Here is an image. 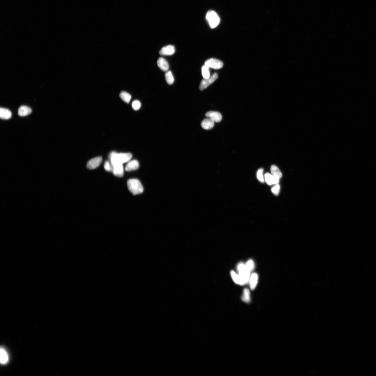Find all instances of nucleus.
<instances>
[{
	"label": "nucleus",
	"mask_w": 376,
	"mask_h": 376,
	"mask_svg": "<svg viewBox=\"0 0 376 376\" xmlns=\"http://www.w3.org/2000/svg\"><path fill=\"white\" fill-rule=\"evenodd\" d=\"M130 153H117L112 152L109 155L110 163L112 165L122 164L128 162L132 157Z\"/></svg>",
	"instance_id": "1"
},
{
	"label": "nucleus",
	"mask_w": 376,
	"mask_h": 376,
	"mask_svg": "<svg viewBox=\"0 0 376 376\" xmlns=\"http://www.w3.org/2000/svg\"><path fill=\"white\" fill-rule=\"evenodd\" d=\"M127 184L129 191L134 195L142 194L144 191L143 187L137 179H130L128 180Z\"/></svg>",
	"instance_id": "2"
},
{
	"label": "nucleus",
	"mask_w": 376,
	"mask_h": 376,
	"mask_svg": "<svg viewBox=\"0 0 376 376\" xmlns=\"http://www.w3.org/2000/svg\"><path fill=\"white\" fill-rule=\"evenodd\" d=\"M237 269L239 272V285H243L249 282L250 272L246 269L245 265L242 263L238 265Z\"/></svg>",
	"instance_id": "3"
},
{
	"label": "nucleus",
	"mask_w": 376,
	"mask_h": 376,
	"mask_svg": "<svg viewBox=\"0 0 376 376\" xmlns=\"http://www.w3.org/2000/svg\"><path fill=\"white\" fill-rule=\"evenodd\" d=\"M206 18L211 28H214L219 24L220 20L219 17L215 12L213 11H208L206 14Z\"/></svg>",
	"instance_id": "4"
},
{
	"label": "nucleus",
	"mask_w": 376,
	"mask_h": 376,
	"mask_svg": "<svg viewBox=\"0 0 376 376\" xmlns=\"http://www.w3.org/2000/svg\"><path fill=\"white\" fill-rule=\"evenodd\" d=\"M218 77L217 74L215 73L208 78L203 79L200 85V90L201 91H203L206 89L210 85L213 83L218 79Z\"/></svg>",
	"instance_id": "5"
},
{
	"label": "nucleus",
	"mask_w": 376,
	"mask_h": 376,
	"mask_svg": "<svg viewBox=\"0 0 376 376\" xmlns=\"http://www.w3.org/2000/svg\"><path fill=\"white\" fill-rule=\"evenodd\" d=\"M205 65L209 68L219 69L221 68L223 66V63L219 60L211 58L207 60L205 62Z\"/></svg>",
	"instance_id": "6"
},
{
	"label": "nucleus",
	"mask_w": 376,
	"mask_h": 376,
	"mask_svg": "<svg viewBox=\"0 0 376 376\" xmlns=\"http://www.w3.org/2000/svg\"><path fill=\"white\" fill-rule=\"evenodd\" d=\"M102 162V158L101 157H97L92 159L87 162V168L90 170L94 169L98 167Z\"/></svg>",
	"instance_id": "7"
},
{
	"label": "nucleus",
	"mask_w": 376,
	"mask_h": 376,
	"mask_svg": "<svg viewBox=\"0 0 376 376\" xmlns=\"http://www.w3.org/2000/svg\"><path fill=\"white\" fill-rule=\"evenodd\" d=\"M205 116L216 122H219L222 120V115L220 112H217L209 111L205 114Z\"/></svg>",
	"instance_id": "8"
},
{
	"label": "nucleus",
	"mask_w": 376,
	"mask_h": 376,
	"mask_svg": "<svg viewBox=\"0 0 376 376\" xmlns=\"http://www.w3.org/2000/svg\"><path fill=\"white\" fill-rule=\"evenodd\" d=\"M175 52V47L172 45H169L163 47L160 51L159 53L162 56H171Z\"/></svg>",
	"instance_id": "9"
},
{
	"label": "nucleus",
	"mask_w": 376,
	"mask_h": 376,
	"mask_svg": "<svg viewBox=\"0 0 376 376\" xmlns=\"http://www.w3.org/2000/svg\"><path fill=\"white\" fill-rule=\"evenodd\" d=\"M112 172L114 175L117 177H121L124 175V169L123 164H119L112 165Z\"/></svg>",
	"instance_id": "10"
},
{
	"label": "nucleus",
	"mask_w": 376,
	"mask_h": 376,
	"mask_svg": "<svg viewBox=\"0 0 376 376\" xmlns=\"http://www.w3.org/2000/svg\"><path fill=\"white\" fill-rule=\"evenodd\" d=\"M139 165V162L137 160H133L128 163L125 170L128 172L134 171L138 169Z\"/></svg>",
	"instance_id": "11"
},
{
	"label": "nucleus",
	"mask_w": 376,
	"mask_h": 376,
	"mask_svg": "<svg viewBox=\"0 0 376 376\" xmlns=\"http://www.w3.org/2000/svg\"><path fill=\"white\" fill-rule=\"evenodd\" d=\"M158 66L162 71L166 72L169 69V65L166 60L163 57H160L157 61Z\"/></svg>",
	"instance_id": "12"
},
{
	"label": "nucleus",
	"mask_w": 376,
	"mask_h": 376,
	"mask_svg": "<svg viewBox=\"0 0 376 376\" xmlns=\"http://www.w3.org/2000/svg\"><path fill=\"white\" fill-rule=\"evenodd\" d=\"M214 122L208 118L205 119L201 122V126L203 129L209 130L211 129L214 126Z\"/></svg>",
	"instance_id": "13"
},
{
	"label": "nucleus",
	"mask_w": 376,
	"mask_h": 376,
	"mask_svg": "<svg viewBox=\"0 0 376 376\" xmlns=\"http://www.w3.org/2000/svg\"><path fill=\"white\" fill-rule=\"evenodd\" d=\"M9 355L3 348H1L0 351V362L2 364H6L8 362Z\"/></svg>",
	"instance_id": "14"
},
{
	"label": "nucleus",
	"mask_w": 376,
	"mask_h": 376,
	"mask_svg": "<svg viewBox=\"0 0 376 376\" xmlns=\"http://www.w3.org/2000/svg\"><path fill=\"white\" fill-rule=\"evenodd\" d=\"M32 112L31 109L27 106H21L19 108L18 114L20 116H25L29 115Z\"/></svg>",
	"instance_id": "15"
},
{
	"label": "nucleus",
	"mask_w": 376,
	"mask_h": 376,
	"mask_svg": "<svg viewBox=\"0 0 376 376\" xmlns=\"http://www.w3.org/2000/svg\"><path fill=\"white\" fill-rule=\"evenodd\" d=\"M12 117V113L9 110L1 108L0 109V117L2 119L8 120Z\"/></svg>",
	"instance_id": "16"
},
{
	"label": "nucleus",
	"mask_w": 376,
	"mask_h": 376,
	"mask_svg": "<svg viewBox=\"0 0 376 376\" xmlns=\"http://www.w3.org/2000/svg\"><path fill=\"white\" fill-rule=\"evenodd\" d=\"M258 275L257 274L254 273L252 274L250 278V284L251 289L254 290L257 284Z\"/></svg>",
	"instance_id": "17"
},
{
	"label": "nucleus",
	"mask_w": 376,
	"mask_h": 376,
	"mask_svg": "<svg viewBox=\"0 0 376 376\" xmlns=\"http://www.w3.org/2000/svg\"><path fill=\"white\" fill-rule=\"evenodd\" d=\"M271 171L272 175L276 177L279 179L282 178V172H280L279 169L275 165H272L271 168Z\"/></svg>",
	"instance_id": "18"
},
{
	"label": "nucleus",
	"mask_w": 376,
	"mask_h": 376,
	"mask_svg": "<svg viewBox=\"0 0 376 376\" xmlns=\"http://www.w3.org/2000/svg\"><path fill=\"white\" fill-rule=\"evenodd\" d=\"M121 98L125 102L129 103L131 98V95L125 91H122L120 94Z\"/></svg>",
	"instance_id": "19"
},
{
	"label": "nucleus",
	"mask_w": 376,
	"mask_h": 376,
	"mask_svg": "<svg viewBox=\"0 0 376 376\" xmlns=\"http://www.w3.org/2000/svg\"><path fill=\"white\" fill-rule=\"evenodd\" d=\"M242 299L245 303H249L250 301V291L247 288H245L244 290Z\"/></svg>",
	"instance_id": "20"
},
{
	"label": "nucleus",
	"mask_w": 376,
	"mask_h": 376,
	"mask_svg": "<svg viewBox=\"0 0 376 376\" xmlns=\"http://www.w3.org/2000/svg\"><path fill=\"white\" fill-rule=\"evenodd\" d=\"M165 80L169 85H172L174 83V79L171 71H169L166 72L165 75Z\"/></svg>",
	"instance_id": "21"
},
{
	"label": "nucleus",
	"mask_w": 376,
	"mask_h": 376,
	"mask_svg": "<svg viewBox=\"0 0 376 376\" xmlns=\"http://www.w3.org/2000/svg\"><path fill=\"white\" fill-rule=\"evenodd\" d=\"M202 74L204 79L208 78L210 76L209 68L205 65L203 66L202 68Z\"/></svg>",
	"instance_id": "22"
},
{
	"label": "nucleus",
	"mask_w": 376,
	"mask_h": 376,
	"mask_svg": "<svg viewBox=\"0 0 376 376\" xmlns=\"http://www.w3.org/2000/svg\"><path fill=\"white\" fill-rule=\"evenodd\" d=\"M265 180L267 184L269 185L274 184V176L268 173L265 174Z\"/></svg>",
	"instance_id": "23"
},
{
	"label": "nucleus",
	"mask_w": 376,
	"mask_h": 376,
	"mask_svg": "<svg viewBox=\"0 0 376 376\" xmlns=\"http://www.w3.org/2000/svg\"><path fill=\"white\" fill-rule=\"evenodd\" d=\"M245 266L246 269L250 272L252 271L255 267L254 262L252 260H249Z\"/></svg>",
	"instance_id": "24"
},
{
	"label": "nucleus",
	"mask_w": 376,
	"mask_h": 376,
	"mask_svg": "<svg viewBox=\"0 0 376 376\" xmlns=\"http://www.w3.org/2000/svg\"><path fill=\"white\" fill-rule=\"evenodd\" d=\"M263 169H260L258 170L257 174V177L258 180L262 182H264V180L263 175Z\"/></svg>",
	"instance_id": "25"
},
{
	"label": "nucleus",
	"mask_w": 376,
	"mask_h": 376,
	"mask_svg": "<svg viewBox=\"0 0 376 376\" xmlns=\"http://www.w3.org/2000/svg\"><path fill=\"white\" fill-rule=\"evenodd\" d=\"M231 277L233 280L236 284L239 285V275H238L233 271L230 272Z\"/></svg>",
	"instance_id": "26"
},
{
	"label": "nucleus",
	"mask_w": 376,
	"mask_h": 376,
	"mask_svg": "<svg viewBox=\"0 0 376 376\" xmlns=\"http://www.w3.org/2000/svg\"><path fill=\"white\" fill-rule=\"evenodd\" d=\"M132 106L133 109L135 111H137L139 110L141 107V103L139 101L136 100L132 102Z\"/></svg>",
	"instance_id": "27"
},
{
	"label": "nucleus",
	"mask_w": 376,
	"mask_h": 376,
	"mask_svg": "<svg viewBox=\"0 0 376 376\" xmlns=\"http://www.w3.org/2000/svg\"><path fill=\"white\" fill-rule=\"evenodd\" d=\"M104 168L107 171H112V168L111 163L106 161L104 164Z\"/></svg>",
	"instance_id": "28"
},
{
	"label": "nucleus",
	"mask_w": 376,
	"mask_h": 376,
	"mask_svg": "<svg viewBox=\"0 0 376 376\" xmlns=\"http://www.w3.org/2000/svg\"><path fill=\"white\" fill-rule=\"evenodd\" d=\"M280 190L279 185L277 184L273 187L271 190L272 192L275 195H278L279 194Z\"/></svg>",
	"instance_id": "29"
}]
</instances>
